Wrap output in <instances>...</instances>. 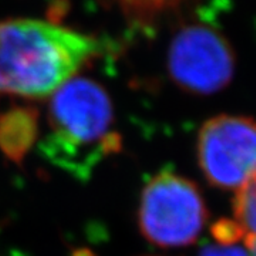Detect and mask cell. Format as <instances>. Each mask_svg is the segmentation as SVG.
Here are the masks:
<instances>
[{
  "label": "cell",
  "mask_w": 256,
  "mask_h": 256,
  "mask_svg": "<svg viewBox=\"0 0 256 256\" xmlns=\"http://www.w3.org/2000/svg\"><path fill=\"white\" fill-rule=\"evenodd\" d=\"M101 50L97 38L52 22H0V96L32 100L54 96Z\"/></svg>",
  "instance_id": "1"
},
{
  "label": "cell",
  "mask_w": 256,
  "mask_h": 256,
  "mask_svg": "<svg viewBox=\"0 0 256 256\" xmlns=\"http://www.w3.org/2000/svg\"><path fill=\"white\" fill-rule=\"evenodd\" d=\"M118 146L112 104L97 82L73 78L53 96L48 132L40 146L52 164L84 180Z\"/></svg>",
  "instance_id": "2"
},
{
  "label": "cell",
  "mask_w": 256,
  "mask_h": 256,
  "mask_svg": "<svg viewBox=\"0 0 256 256\" xmlns=\"http://www.w3.org/2000/svg\"><path fill=\"white\" fill-rule=\"evenodd\" d=\"M208 220L201 192L188 178L165 171L142 191L138 224L146 239L160 248H184L200 238Z\"/></svg>",
  "instance_id": "3"
},
{
  "label": "cell",
  "mask_w": 256,
  "mask_h": 256,
  "mask_svg": "<svg viewBox=\"0 0 256 256\" xmlns=\"http://www.w3.org/2000/svg\"><path fill=\"white\" fill-rule=\"evenodd\" d=\"M196 152L210 185L238 191L256 174V120L229 114L208 120L198 134Z\"/></svg>",
  "instance_id": "4"
},
{
  "label": "cell",
  "mask_w": 256,
  "mask_h": 256,
  "mask_svg": "<svg viewBox=\"0 0 256 256\" xmlns=\"http://www.w3.org/2000/svg\"><path fill=\"white\" fill-rule=\"evenodd\" d=\"M168 67L171 78L186 92L210 96L224 90L235 73V54L214 28L194 24L174 37Z\"/></svg>",
  "instance_id": "5"
},
{
  "label": "cell",
  "mask_w": 256,
  "mask_h": 256,
  "mask_svg": "<svg viewBox=\"0 0 256 256\" xmlns=\"http://www.w3.org/2000/svg\"><path fill=\"white\" fill-rule=\"evenodd\" d=\"M232 222L242 236V244L256 236V174L236 191Z\"/></svg>",
  "instance_id": "6"
},
{
  "label": "cell",
  "mask_w": 256,
  "mask_h": 256,
  "mask_svg": "<svg viewBox=\"0 0 256 256\" xmlns=\"http://www.w3.org/2000/svg\"><path fill=\"white\" fill-rule=\"evenodd\" d=\"M200 256H250L244 244H220L214 242L202 248Z\"/></svg>",
  "instance_id": "7"
},
{
  "label": "cell",
  "mask_w": 256,
  "mask_h": 256,
  "mask_svg": "<svg viewBox=\"0 0 256 256\" xmlns=\"http://www.w3.org/2000/svg\"><path fill=\"white\" fill-rule=\"evenodd\" d=\"M244 246L246 248L250 256H256V236L244 240Z\"/></svg>",
  "instance_id": "8"
}]
</instances>
